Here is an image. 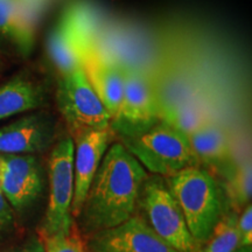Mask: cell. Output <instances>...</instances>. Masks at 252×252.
<instances>
[{
	"label": "cell",
	"mask_w": 252,
	"mask_h": 252,
	"mask_svg": "<svg viewBox=\"0 0 252 252\" xmlns=\"http://www.w3.org/2000/svg\"><path fill=\"white\" fill-rule=\"evenodd\" d=\"M149 172L122 143L111 145L94 174L76 224L84 237L121 224L133 215Z\"/></svg>",
	"instance_id": "6da1fadb"
},
{
	"label": "cell",
	"mask_w": 252,
	"mask_h": 252,
	"mask_svg": "<svg viewBox=\"0 0 252 252\" xmlns=\"http://www.w3.org/2000/svg\"><path fill=\"white\" fill-rule=\"evenodd\" d=\"M165 180L189 232L201 247L222 217L220 188L213 175L200 166L188 167Z\"/></svg>",
	"instance_id": "7a4b0ae2"
},
{
	"label": "cell",
	"mask_w": 252,
	"mask_h": 252,
	"mask_svg": "<svg viewBox=\"0 0 252 252\" xmlns=\"http://www.w3.org/2000/svg\"><path fill=\"white\" fill-rule=\"evenodd\" d=\"M122 144L147 172L162 178L200 163L186 135L162 119L139 134L123 138Z\"/></svg>",
	"instance_id": "3957f363"
},
{
	"label": "cell",
	"mask_w": 252,
	"mask_h": 252,
	"mask_svg": "<svg viewBox=\"0 0 252 252\" xmlns=\"http://www.w3.org/2000/svg\"><path fill=\"white\" fill-rule=\"evenodd\" d=\"M139 207L151 228L179 252H198V245L189 232L180 207L169 190L165 178L150 175L141 186Z\"/></svg>",
	"instance_id": "277c9868"
},
{
	"label": "cell",
	"mask_w": 252,
	"mask_h": 252,
	"mask_svg": "<svg viewBox=\"0 0 252 252\" xmlns=\"http://www.w3.org/2000/svg\"><path fill=\"white\" fill-rule=\"evenodd\" d=\"M56 102L72 140L86 132L110 127L111 117L88 81L83 68L62 75Z\"/></svg>",
	"instance_id": "5b68a950"
},
{
	"label": "cell",
	"mask_w": 252,
	"mask_h": 252,
	"mask_svg": "<svg viewBox=\"0 0 252 252\" xmlns=\"http://www.w3.org/2000/svg\"><path fill=\"white\" fill-rule=\"evenodd\" d=\"M74 149L72 138H63L49 157V201L42 226V238L69 232L76 220L71 216L74 197Z\"/></svg>",
	"instance_id": "8992f818"
},
{
	"label": "cell",
	"mask_w": 252,
	"mask_h": 252,
	"mask_svg": "<svg viewBox=\"0 0 252 252\" xmlns=\"http://www.w3.org/2000/svg\"><path fill=\"white\" fill-rule=\"evenodd\" d=\"M123 76L121 108L110 124L121 139L139 134L161 121V108L149 78L133 68H123Z\"/></svg>",
	"instance_id": "52a82bcc"
},
{
	"label": "cell",
	"mask_w": 252,
	"mask_h": 252,
	"mask_svg": "<svg viewBox=\"0 0 252 252\" xmlns=\"http://www.w3.org/2000/svg\"><path fill=\"white\" fill-rule=\"evenodd\" d=\"M90 252H179L162 239L140 214H133L121 224L90 236Z\"/></svg>",
	"instance_id": "ba28073f"
},
{
	"label": "cell",
	"mask_w": 252,
	"mask_h": 252,
	"mask_svg": "<svg viewBox=\"0 0 252 252\" xmlns=\"http://www.w3.org/2000/svg\"><path fill=\"white\" fill-rule=\"evenodd\" d=\"M42 189L37 159L32 154L0 156V190L15 209H24Z\"/></svg>",
	"instance_id": "9c48e42d"
},
{
	"label": "cell",
	"mask_w": 252,
	"mask_h": 252,
	"mask_svg": "<svg viewBox=\"0 0 252 252\" xmlns=\"http://www.w3.org/2000/svg\"><path fill=\"white\" fill-rule=\"evenodd\" d=\"M112 139L111 128L89 131L74 139V197L71 216L76 220L91 182Z\"/></svg>",
	"instance_id": "30bf717a"
},
{
	"label": "cell",
	"mask_w": 252,
	"mask_h": 252,
	"mask_svg": "<svg viewBox=\"0 0 252 252\" xmlns=\"http://www.w3.org/2000/svg\"><path fill=\"white\" fill-rule=\"evenodd\" d=\"M55 122L45 113L27 116L0 128V154H33L54 143Z\"/></svg>",
	"instance_id": "8fae6325"
},
{
	"label": "cell",
	"mask_w": 252,
	"mask_h": 252,
	"mask_svg": "<svg viewBox=\"0 0 252 252\" xmlns=\"http://www.w3.org/2000/svg\"><path fill=\"white\" fill-rule=\"evenodd\" d=\"M83 69L88 81L108 110L112 121L121 108L124 93L123 67L98 55L96 50L91 48L84 56Z\"/></svg>",
	"instance_id": "7c38bea8"
},
{
	"label": "cell",
	"mask_w": 252,
	"mask_h": 252,
	"mask_svg": "<svg viewBox=\"0 0 252 252\" xmlns=\"http://www.w3.org/2000/svg\"><path fill=\"white\" fill-rule=\"evenodd\" d=\"M47 49L61 76L83 68L84 56L89 50L82 42L68 15L63 17L49 34Z\"/></svg>",
	"instance_id": "4fadbf2b"
},
{
	"label": "cell",
	"mask_w": 252,
	"mask_h": 252,
	"mask_svg": "<svg viewBox=\"0 0 252 252\" xmlns=\"http://www.w3.org/2000/svg\"><path fill=\"white\" fill-rule=\"evenodd\" d=\"M41 86L25 77H15L0 87V121L18 113L37 109L43 104Z\"/></svg>",
	"instance_id": "5bb4252c"
},
{
	"label": "cell",
	"mask_w": 252,
	"mask_h": 252,
	"mask_svg": "<svg viewBox=\"0 0 252 252\" xmlns=\"http://www.w3.org/2000/svg\"><path fill=\"white\" fill-rule=\"evenodd\" d=\"M186 138L198 162L217 163L229 157L230 146L228 135L222 127L214 124L213 122L191 132Z\"/></svg>",
	"instance_id": "9a60e30c"
},
{
	"label": "cell",
	"mask_w": 252,
	"mask_h": 252,
	"mask_svg": "<svg viewBox=\"0 0 252 252\" xmlns=\"http://www.w3.org/2000/svg\"><path fill=\"white\" fill-rule=\"evenodd\" d=\"M0 33L12 37L23 48H30L33 28L21 0H0Z\"/></svg>",
	"instance_id": "2e32d148"
},
{
	"label": "cell",
	"mask_w": 252,
	"mask_h": 252,
	"mask_svg": "<svg viewBox=\"0 0 252 252\" xmlns=\"http://www.w3.org/2000/svg\"><path fill=\"white\" fill-rule=\"evenodd\" d=\"M161 119L187 137L191 132L210 123V115L201 104L186 102L174 108H168Z\"/></svg>",
	"instance_id": "e0dca14e"
},
{
	"label": "cell",
	"mask_w": 252,
	"mask_h": 252,
	"mask_svg": "<svg viewBox=\"0 0 252 252\" xmlns=\"http://www.w3.org/2000/svg\"><path fill=\"white\" fill-rule=\"evenodd\" d=\"M239 248L241 239L237 230V215L228 214L220 217L198 252H235Z\"/></svg>",
	"instance_id": "ac0fdd59"
},
{
	"label": "cell",
	"mask_w": 252,
	"mask_h": 252,
	"mask_svg": "<svg viewBox=\"0 0 252 252\" xmlns=\"http://www.w3.org/2000/svg\"><path fill=\"white\" fill-rule=\"evenodd\" d=\"M225 193L236 212L247 207L251 201L252 174L251 162L244 161L230 173L225 182Z\"/></svg>",
	"instance_id": "d6986e66"
},
{
	"label": "cell",
	"mask_w": 252,
	"mask_h": 252,
	"mask_svg": "<svg viewBox=\"0 0 252 252\" xmlns=\"http://www.w3.org/2000/svg\"><path fill=\"white\" fill-rule=\"evenodd\" d=\"M45 252H88L87 242L80 229L74 223L69 232L42 238Z\"/></svg>",
	"instance_id": "ffe728a7"
},
{
	"label": "cell",
	"mask_w": 252,
	"mask_h": 252,
	"mask_svg": "<svg viewBox=\"0 0 252 252\" xmlns=\"http://www.w3.org/2000/svg\"><path fill=\"white\" fill-rule=\"evenodd\" d=\"M237 230L241 239V248L252 245V207L249 203L243 208V212L237 216Z\"/></svg>",
	"instance_id": "44dd1931"
},
{
	"label": "cell",
	"mask_w": 252,
	"mask_h": 252,
	"mask_svg": "<svg viewBox=\"0 0 252 252\" xmlns=\"http://www.w3.org/2000/svg\"><path fill=\"white\" fill-rule=\"evenodd\" d=\"M12 220H13V212H12L11 204L0 190V230L8 226Z\"/></svg>",
	"instance_id": "7402d4cb"
},
{
	"label": "cell",
	"mask_w": 252,
	"mask_h": 252,
	"mask_svg": "<svg viewBox=\"0 0 252 252\" xmlns=\"http://www.w3.org/2000/svg\"><path fill=\"white\" fill-rule=\"evenodd\" d=\"M25 252H45L42 241H34L33 243L25 247Z\"/></svg>",
	"instance_id": "603a6c76"
},
{
	"label": "cell",
	"mask_w": 252,
	"mask_h": 252,
	"mask_svg": "<svg viewBox=\"0 0 252 252\" xmlns=\"http://www.w3.org/2000/svg\"><path fill=\"white\" fill-rule=\"evenodd\" d=\"M235 252H252V251H251V247H247V248H239Z\"/></svg>",
	"instance_id": "cb8c5ba5"
},
{
	"label": "cell",
	"mask_w": 252,
	"mask_h": 252,
	"mask_svg": "<svg viewBox=\"0 0 252 252\" xmlns=\"http://www.w3.org/2000/svg\"><path fill=\"white\" fill-rule=\"evenodd\" d=\"M7 252H25V248L20 249V250H12V251H7Z\"/></svg>",
	"instance_id": "d4e9b609"
}]
</instances>
